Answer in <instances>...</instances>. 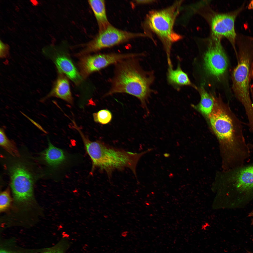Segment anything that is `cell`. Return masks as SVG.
I'll return each mask as SVG.
<instances>
[{
	"instance_id": "cell-25",
	"label": "cell",
	"mask_w": 253,
	"mask_h": 253,
	"mask_svg": "<svg viewBox=\"0 0 253 253\" xmlns=\"http://www.w3.org/2000/svg\"><path fill=\"white\" fill-rule=\"evenodd\" d=\"M248 8L249 9H253V0H252L248 6Z\"/></svg>"
},
{
	"instance_id": "cell-15",
	"label": "cell",
	"mask_w": 253,
	"mask_h": 253,
	"mask_svg": "<svg viewBox=\"0 0 253 253\" xmlns=\"http://www.w3.org/2000/svg\"><path fill=\"white\" fill-rule=\"evenodd\" d=\"M88 3L96 19L98 26L99 32L104 30L111 25L107 16L105 1L88 0Z\"/></svg>"
},
{
	"instance_id": "cell-5",
	"label": "cell",
	"mask_w": 253,
	"mask_h": 253,
	"mask_svg": "<svg viewBox=\"0 0 253 253\" xmlns=\"http://www.w3.org/2000/svg\"><path fill=\"white\" fill-rule=\"evenodd\" d=\"M226 171V178L234 194V206L245 207L253 200V164Z\"/></svg>"
},
{
	"instance_id": "cell-16",
	"label": "cell",
	"mask_w": 253,
	"mask_h": 253,
	"mask_svg": "<svg viewBox=\"0 0 253 253\" xmlns=\"http://www.w3.org/2000/svg\"><path fill=\"white\" fill-rule=\"evenodd\" d=\"M48 147L43 153V159L49 165L56 167L65 161L66 156L64 151L50 142L48 138Z\"/></svg>"
},
{
	"instance_id": "cell-8",
	"label": "cell",
	"mask_w": 253,
	"mask_h": 253,
	"mask_svg": "<svg viewBox=\"0 0 253 253\" xmlns=\"http://www.w3.org/2000/svg\"><path fill=\"white\" fill-rule=\"evenodd\" d=\"M10 184L16 201L26 205L33 199V179L30 173L24 165L16 163L9 169Z\"/></svg>"
},
{
	"instance_id": "cell-24",
	"label": "cell",
	"mask_w": 253,
	"mask_h": 253,
	"mask_svg": "<svg viewBox=\"0 0 253 253\" xmlns=\"http://www.w3.org/2000/svg\"><path fill=\"white\" fill-rule=\"evenodd\" d=\"M250 76L253 78V61L252 64L251 69Z\"/></svg>"
},
{
	"instance_id": "cell-11",
	"label": "cell",
	"mask_w": 253,
	"mask_h": 253,
	"mask_svg": "<svg viewBox=\"0 0 253 253\" xmlns=\"http://www.w3.org/2000/svg\"><path fill=\"white\" fill-rule=\"evenodd\" d=\"M238 12L218 14L214 16L211 23L213 37L220 39L226 38L234 47L236 36L234 21Z\"/></svg>"
},
{
	"instance_id": "cell-10",
	"label": "cell",
	"mask_w": 253,
	"mask_h": 253,
	"mask_svg": "<svg viewBox=\"0 0 253 253\" xmlns=\"http://www.w3.org/2000/svg\"><path fill=\"white\" fill-rule=\"evenodd\" d=\"M220 40L213 37L204 57L205 69L210 74L217 78L225 74L228 66L227 58Z\"/></svg>"
},
{
	"instance_id": "cell-22",
	"label": "cell",
	"mask_w": 253,
	"mask_h": 253,
	"mask_svg": "<svg viewBox=\"0 0 253 253\" xmlns=\"http://www.w3.org/2000/svg\"><path fill=\"white\" fill-rule=\"evenodd\" d=\"M12 201L9 190L7 189L2 192L0 196V210L4 212L10 206Z\"/></svg>"
},
{
	"instance_id": "cell-21",
	"label": "cell",
	"mask_w": 253,
	"mask_h": 253,
	"mask_svg": "<svg viewBox=\"0 0 253 253\" xmlns=\"http://www.w3.org/2000/svg\"><path fill=\"white\" fill-rule=\"evenodd\" d=\"M94 121L102 124L109 123L111 120L112 115L111 112L107 109H103L93 114Z\"/></svg>"
},
{
	"instance_id": "cell-6",
	"label": "cell",
	"mask_w": 253,
	"mask_h": 253,
	"mask_svg": "<svg viewBox=\"0 0 253 253\" xmlns=\"http://www.w3.org/2000/svg\"><path fill=\"white\" fill-rule=\"evenodd\" d=\"M174 5L161 10L152 11L147 17L145 25L167 43V55L170 54L171 43L178 41L180 36L174 31L173 26L177 12Z\"/></svg>"
},
{
	"instance_id": "cell-9",
	"label": "cell",
	"mask_w": 253,
	"mask_h": 253,
	"mask_svg": "<svg viewBox=\"0 0 253 253\" xmlns=\"http://www.w3.org/2000/svg\"><path fill=\"white\" fill-rule=\"evenodd\" d=\"M135 53H100L83 57L79 63L82 76L86 78L93 72L101 70L109 66L115 64L120 61L137 57Z\"/></svg>"
},
{
	"instance_id": "cell-14",
	"label": "cell",
	"mask_w": 253,
	"mask_h": 253,
	"mask_svg": "<svg viewBox=\"0 0 253 253\" xmlns=\"http://www.w3.org/2000/svg\"><path fill=\"white\" fill-rule=\"evenodd\" d=\"M51 97L59 98L71 104H73V98L69 82L66 78L60 77L51 91L45 97L41 99L40 101L43 102L48 98Z\"/></svg>"
},
{
	"instance_id": "cell-17",
	"label": "cell",
	"mask_w": 253,
	"mask_h": 253,
	"mask_svg": "<svg viewBox=\"0 0 253 253\" xmlns=\"http://www.w3.org/2000/svg\"><path fill=\"white\" fill-rule=\"evenodd\" d=\"M201 100L198 105L200 111L208 117L211 113L213 108L214 101L213 96L208 93L203 86L199 89Z\"/></svg>"
},
{
	"instance_id": "cell-12",
	"label": "cell",
	"mask_w": 253,
	"mask_h": 253,
	"mask_svg": "<svg viewBox=\"0 0 253 253\" xmlns=\"http://www.w3.org/2000/svg\"><path fill=\"white\" fill-rule=\"evenodd\" d=\"M167 80L169 84L178 90L181 87L185 86L196 88L191 82L187 74L182 70L179 63L175 70L173 69L172 65H168Z\"/></svg>"
},
{
	"instance_id": "cell-2",
	"label": "cell",
	"mask_w": 253,
	"mask_h": 253,
	"mask_svg": "<svg viewBox=\"0 0 253 253\" xmlns=\"http://www.w3.org/2000/svg\"><path fill=\"white\" fill-rule=\"evenodd\" d=\"M138 57L123 60L115 64L111 87L104 96L120 93L134 96L139 100L142 108L148 114L147 104L154 92L151 87L155 77L152 72L145 71L143 69Z\"/></svg>"
},
{
	"instance_id": "cell-19",
	"label": "cell",
	"mask_w": 253,
	"mask_h": 253,
	"mask_svg": "<svg viewBox=\"0 0 253 253\" xmlns=\"http://www.w3.org/2000/svg\"><path fill=\"white\" fill-rule=\"evenodd\" d=\"M13 242H2L0 246V253H38L40 249H24L16 247Z\"/></svg>"
},
{
	"instance_id": "cell-7",
	"label": "cell",
	"mask_w": 253,
	"mask_h": 253,
	"mask_svg": "<svg viewBox=\"0 0 253 253\" xmlns=\"http://www.w3.org/2000/svg\"><path fill=\"white\" fill-rule=\"evenodd\" d=\"M143 34L128 32L117 28L111 25L98 33L86 45L81 53L85 54L98 51L143 36Z\"/></svg>"
},
{
	"instance_id": "cell-13",
	"label": "cell",
	"mask_w": 253,
	"mask_h": 253,
	"mask_svg": "<svg viewBox=\"0 0 253 253\" xmlns=\"http://www.w3.org/2000/svg\"><path fill=\"white\" fill-rule=\"evenodd\" d=\"M59 54L55 61L58 70L65 74L75 84H78L81 78L72 62L64 55Z\"/></svg>"
},
{
	"instance_id": "cell-18",
	"label": "cell",
	"mask_w": 253,
	"mask_h": 253,
	"mask_svg": "<svg viewBox=\"0 0 253 253\" xmlns=\"http://www.w3.org/2000/svg\"><path fill=\"white\" fill-rule=\"evenodd\" d=\"M0 145L12 156L16 157L19 156V154L15 143L8 138L5 134L4 129L3 128H1L0 130Z\"/></svg>"
},
{
	"instance_id": "cell-26",
	"label": "cell",
	"mask_w": 253,
	"mask_h": 253,
	"mask_svg": "<svg viewBox=\"0 0 253 253\" xmlns=\"http://www.w3.org/2000/svg\"><path fill=\"white\" fill-rule=\"evenodd\" d=\"M164 157H169L170 155L169 154L167 153H164Z\"/></svg>"
},
{
	"instance_id": "cell-20",
	"label": "cell",
	"mask_w": 253,
	"mask_h": 253,
	"mask_svg": "<svg viewBox=\"0 0 253 253\" xmlns=\"http://www.w3.org/2000/svg\"><path fill=\"white\" fill-rule=\"evenodd\" d=\"M70 245L67 239L63 238L53 246L43 249L39 253H65Z\"/></svg>"
},
{
	"instance_id": "cell-3",
	"label": "cell",
	"mask_w": 253,
	"mask_h": 253,
	"mask_svg": "<svg viewBox=\"0 0 253 253\" xmlns=\"http://www.w3.org/2000/svg\"><path fill=\"white\" fill-rule=\"evenodd\" d=\"M79 134L86 152L92 162V171L97 168L105 171L110 177L115 170L130 169L136 177V167L138 161L149 149L138 153L115 148L99 140H90L82 132Z\"/></svg>"
},
{
	"instance_id": "cell-23",
	"label": "cell",
	"mask_w": 253,
	"mask_h": 253,
	"mask_svg": "<svg viewBox=\"0 0 253 253\" xmlns=\"http://www.w3.org/2000/svg\"><path fill=\"white\" fill-rule=\"evenodd\" d=\"M0 43V56L3 57L6 56L7 53L8 47L7 45L5 44L1 41Z\"/></svg>"
},
{
	"instance_id": "cell-4",
	"label": "cell",
	"mask_w": 253,
	"mask_h": 253,
	"mask_svg": "<svg viewBox=\"0 0 253 253\" xmlns=\"http://www.w3.org/2000/svg\"><path fill=\"white\" fill-rule=\"evenodd\" d=\"M253 49L244 47L240 49L237 56V64L232 75L233 91L247 113L253 112V103L249 88L250 70L253 61Z\"/></svg>"
},
{
	"instance_id": "cell-1",
	"label": "cell",
	"mask_w": 253,
	"mask_h": 253,
	"mask_svg": "<svg viewBox=\"0 0 253 253\" xmlns=\"http://www.w3.org/2000/svg\"><path fill=\"white\" fill-rule=\"evenodd\" d=\"M213 98V109L208 117L219 141L223 161L231 164H242L249 157L250 151L242 123L220 98Z\"/></svg>"
}]
</instances>
